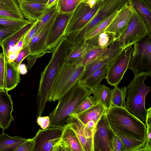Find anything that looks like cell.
<instances>
[{
    "label": "cell",
    "mask_w": 151,
    "mask_h": 151,
    "mask_svg": "<svg viewBox=\"0 0 151 151\" xmlns=\"http://www.w3.org/2000/svg\"><path fill=\"white\" fill-rule=\"evenodd\" d=\"M107 110L103 105L98 103L76 116L84 125L91 121H93L96 124L102 116L106 113Z\"/></svg>",
    "instance_id": "cell-26"
},
{
    "label": "cell",
    "mask_w": 151,
    "mask_h": 151,
    "mask_svg": "<svg viewBox=\"0 0 151 151\" xmlns=\"http://www.w3.org/2000/svg\"><path fill=\"white\" fill-rule=\"evenodd\" d=\"M57 0L50 7L48 8L44 14L37 21L38 30L39 33L50 19L58 9Z\"/></svg>",
    "instance_id": "cell-36"
},
{
    "label": "cell",
    "mask_w": 151,
    "mask_h": 151,
    "mask_svg": "<svg viewBox=\"0 0 151 151\" xmlns=\"http://www.w3.org/2000/svg\"><path fill=\"white\" fill-rule=\"evenodd\" d=\"M48 0H26L27 2L31 3L47 4Z\"/></svg>",
    "instance_id": "cell-51"
},
{
    "label": "cell",
    "mask_w": 151,
    "mask_h": 151,
    "mask_svg": "<svg viewBox=\"0 0 151 151\" xmlns=\"http://www.w3.org/2000/svg\"><path fill=\"white\" fill-rule=\"evenodd\" d=\"M72 13H58L47 38L46 46L48 50L55 48L65 37V30Z\"/></svg>",
    "instance_id": "cell-15"
},
{
    "label": "cell",
    "mask_w": 151,
    "mask_h": 151,
    "mask_svg": "<svg viewBox=\"0 0 151 151\" xmlns=\"http://www.w3.org/2000/svg\"><path fill=\"white\" fill-rule=\"evenodd\" d=\"M133 50L132 45L127 47L111 63L105 78L111 86H118L122 79L128 69Z\"/></svg>",
    "instance_id": "cell-11"
},
{
    "label": "cell",
    "mask_w": 151,
    "mask_h": 151,
    "mask_svg": "<svg viewBox=\"0 0 151 151\" xmlns=\"http://www.w3.org/2000/svg\"><path fill=\"white\" fill-rule=\"evenodd\" d=\"M33 21L15 19L0 16V25L11 27H22Z\"/></svg>",
    "instance_id": "cell-37"
},
{
    "label": "cell",
    "mask_w": 151,
    "mask_h": 151,
    "mask_svg": "<svg viewBox=\"0 0 151 151\" xmlns=\"http://www.w3.org/2000/svg\"><path fill=\"white\" fill-rule=\"evenodd\" d=\"M112 62L105 64L95 70L82 83L90 89L99 84L102 79L105 78V74Z\"/></svg>",
    "instance_id": "cell-30"
},
{
    "label": "cell",
    "mask_w": 151,
    "mask_h": 151,
    "mask_svg": "<svg viewBox=\"0 0 151 151\" xmlns=\"http://www.w3.org/2000/svg\"><path fill=\"white\" fill-rule=\"evenodd\" d=\"M97 104L93 96L90 95L87 97L77 106L71 114L78 115Z\"/></svg>",
    "instance_id": "cell-38"
},
{
    "label": "cell",
    "mask_w": 151,
    "mask_h": 151,
    "mask_svg": "<svg viewBox=\"0 0 151 151\" xmlns=\"http://www.w3.org/2000/svg\"><path fill=\"white\" fill-rule=\"evenodd\" d=\"M107 47L93 48L86 49L80 65L86 66L94 60Z\"/></svg>",
    "instance_id": "cell-35"
},
{
    "label": "cell",
    "mask_w": 151,
    "mask_h": 151,
    "mask_svg": "<svg viewBox=\"0 0 151 151\" xmlns=\"http://www.w3.org/2000/svg\"><path fill=\"white\" fill-rule=\"evenodd\" d=\"M113 151H122L123 143L120 137L115 133L113 141Z\"/></svg>",
    "instance_id": "cell-47"
},
{
    "label": "cell",
    "mask_w": 151,
    "mask_h": 151,
    "mask_svg": "<svg viewBox=\"0 0 151 151\" xmlns=\"http://www.w3.org/2000/svg\"><path fill=\"white\" fill-rule=\"evenodd\" d=\"M33 145V138H29L27 141L22 143L13 151H32Z\"/></svg>",
    "instance_id": "cell-44"
},
{
    "label": "cell",
    "mask_w": 151,
    "mask_h": 151,
    "mask_svg": "<svg viewBox=\"0 0 151 151\" xmlns=\"http://www.w3.org/2000/svg\"><path fill=\"white\" fill-rule=\"evenodd\" d=\"M91 94L92 92L90 89L79 81L77 83L58 100L55 108L49 113V126L63 127L77 106Z\"/></svg>",
    "instance_id": "cell-3"
},
{
    "label": "cell",
    "mask_w": 151,
    "mask_h": 151,
    "mask_svg": "<svg viewBox=\"0 0 151 151\" xmlns=\"http://www.w3.org/2000/svg\"><path fill=\"white\" fill-rule=\"evenodd\" d=\"M133 13L125 29L116 39L124 49L133 45L150 33L141 17L133 9Z\"/></svg>",
    "instance_id": "cell-9"
},
{
    "label": "cell",
    "mask_w": 151,
    "mask_h": 151,
    "mask_svg": "<svg viewBox=\"0 0 151 151\" xmlns=\"http://www.w3.org/2000/svg\"><path fill=\"white\" fill-rule=\"evenodd\" d=\"M129 0H102V3L92 19L81 29L70 33L67 37L71 43L83 40L85 35L103 20L118 12Z\"/></svg>",
    "instance_id": "cell-6"
},
{
    "label": "cell",
    "mask_w": 151,
    "mask_h": 151,
    "mask_svg": "<svg viewBox=\"0 0 151 151\" xmlns=\"http://www.w3.org/2000/svg\"><path fill=\"white\" fill-rule=\"evenodd\" d=\"M69 124L76 134L82 145L83 151H93V139L85 137L83 131V123L76 116L71 114L66 122Z\"/></svg>",
    "instance_id": "cell-20"
},
{
    "label": "cell",
    "mask_w": 151,
    "mask_h": 151,
    "mask_svg": "<svg viewBox=\"0 0 151 151\" xmlns=\"http://www.w3.org/2000/svg\"><path fill=\"white\" fill-rule=\"evenodd\" d=\"M6 76L4 89L8 91L15 88L20 82L21 78L18 68L13 62H9L5 55Z\"/></svg>",
    "instance_id": "cell-24"
},
{
    "label": "cell",
    "mask_w": 151,
    "mask_h": 151,
    "mask_svg": "<svg viewBox=\"0 0 151 151\" xmlns=\"http://www.w3.org/2000/svg\"><path fill=\"white\" fill-rule=\"evenodd\" d=\"M61 139L68 145L72 151H83L76 134L69 124L64 127Z\"/></svg>",
    "instance_id": "cell-29"
},
{
    "label": "cell",
    "mask_w": 151,
    "mask_h": 151,
    "mask_svg": "<svg viewBox=\"0 0 151 151\" xmlns=\"http://www.w3.org/2000/svg\"><path fill=\"white\" fill-rule=\"evenodd\" d=\"M96 0V1H98V0Z\"/></svg>",
    "instance_id": "cell-54"
},
{
    "label": "cell",
    "mask_w": 151,
    "mask_h": 151,
    "mask_svg": "<svg viewBox=\"0 0 151 151\" xmlns=\"http://www.w3.org/2000/svg\"><path fill=\"white\" fill-rule=\"evenodd\" d=\"M8 91L0 88V128L3 131L8 128L11 122L14 120L12 115L13 110L12 101Z\"/></svg>",
    "instance_id": "cell-17"
},
{
    "label": "cell",
    "mask_w": 151,
    "mask_h": 151,
    "mask_svg": "<svg viewBox=\"0 0 151 151\" xmlns=\"http://www.w3.org/2000/svg\"><path fill=\"white\" fill-rule=\"evenodd\" d=\"M3 131L0 135V151H13L28 139L19 135L10 136Z\"/></svg>",
    "instance_id": "cell-28"
},
{
    "label": "cell",
    "mask_w": 151,
    "mask_h": 151,
    "mask_svg": "<svg viewBox=\"0 0 151 151\" xmlns=\"http://www.w3.org/2000/svg\"><path fill=\"white\" fill-rule=\"evenodd\" d=\"M19 4L20 3L26 1V0H17Z\"/></svg>",
    "instance_id": "cell-53"
},
{
    "label": "cell",
    "mask_w": 151,
    "mask_h": 151,
    "mask_svg": "<svg viewBox=\"0 0 151 151\" xmlns=\"http://www.w3.org/2000/svg\"><path fill=\"white\" fill-rule=\"evenodd\" d=\"M70 44L66 37L65 36L58 45L50 51L52 54L51 58L40 75L36 103L37 109V117L41 116L44 111L54 83Z\"/></svg>",
    "instance_id": "cell-1"
},
{
    "label": "cell",
    "mask_w": 151,
    "mask_h": 151,
    "mask_svg": "<svg viewBox=\"0 0 151 151\" xmlns=\"http://www.w3.org/2000/svg\"><path fill=\"white\" fill-rule=\"evenodd\" d=\"M106 113L110 126L114 132L141 141L147 140L145 124L125 108L111 107Z\"/></svg>",
    "instance_id": "cell-2"
},
{
    "label": "cell",
    "mask_w": 151,
    "mask_h": 151,
    "mask_svg": "<svg viewBox=\"0 0 151 151\" xmlns=\"http://www.w3.org/2000/svg\"><path fill=\"white\" fill-rule=\"evenodd\" d=\"M102 1H98L96 3L92 0L81 2L69 18L65 30V36L81 29L85 26L95 15Z\"/></svg>",
    "instance_id": "cell-8"
},
{
    "label": "cell",
    "mask_w": 151,
    "mask_h": 151,
    "mask_svg": "<svg viewBox=\"0 0 151 151\" xmlns=\"http://www.w3.org/2000/svg\"><path fill=\"white\" fill-rule=\"evenodd\" d=\"M87 46V44L85 40L71 43L67 50L63 63L73 65H80Z\"/></svg>",
    "instance_id": "cell-18"
},
{
    "label": "cell",
    "mask_w": 151,
    "mask_h": 151,
    "mask_svg": "<svg viewBox=\"0 0 151 151\" xmlns=\"http://www.w3.org/2000/svg\"><path fill=\"white\" fill-rule=\"evenodd\" d=\"M116 37L114 34L104 31L85 40L87 44L86 49L107 47L116 39Z\"/></svg>",
    "instance_id": "cell-23"
},
{
    "label": "cell",
    "mask_w": 151,
    "mask_h": 151,
    "mask_svg": "<svg viewBox=\"0 0 151 151\" xmlns=\"http://www.w3.org/2000/svg\"><path fill=\"white\" fill-rule=\"evenodd\" d=\"M38 30L37 21L35 22L33 24L23 37L22 48L28 45L32 38L37 34Z\"/></svg>",
    "instance_id": "cell-41"
},
{
    "label": "cell",
    "mask_w": 151,
    "mask_h": 151,
    "mask_svg": "<svg viewBox=\"0 0 151 151\" xmlns=\"http://www.w3.org/2000/svg\"><path fill=\"white\" fill-rule=\"evenodd\" d=\"M151 74L140 73L135 74L127 87L125 108L142 122H145L147 109L145 107L146 96L150 92L151 87L146 86V79Z\"/></svg>",
    "instance_id": "cell-4"
},
{
    "label": "cell",
    "mask_w": 151,
    "mask_h": 151,
    "mask_svg": "<svg viewBox=\"0 0 151 151\" xmlns=\"http://www.w3.org/2000/svg\"><path fill=\"white\" fill-rule=\"evenodd\" d=\"M30 54L29 45L22 48L20 51L16 59L13 62L15 66L18 68L22 61Z\"/></svg>",
    "instance_id": "cell-43"
},
{
    "label": "cell",
    "mask_w": 151,
    "mask_h": 151,
    "mask_svg": "<svg viewBox=\"0 0 151 151\" xmlns=\"http://www.w3.org/2000/svg\"><path fill=\"white\" fill-rule=\"evenodd\" d=\"M57 0H48V2L47 4V7L49 8Z\"/></svg>",
    "instance_id": "cell-52"
},
{
    "label": "cell",
    "mask_w": 151,
    "mask_h": 151,
    "mask_svg": "<svg viewBox=\"0 0 151 151\" xmlns=\"http://www.w3.org/2000/svg\"><path fill=\"white\" fill-rule=\"evenodd\" d=\"M85 67L81 65H73L63 63L54 83L48 101L55 102L61 98L79 81Z\"/></svg>",
    "instance_id": "cell-5"
},
{
    "label": "cell",
    "mask_w": 151,
    "mask_h": 151,
    "mask_svg": "<svg viewBox=\"0 0 151 151\" xmlns=\"http://www.w3.org/2000/svg\"><path fill=\"white\" fill-rule=\"evenodd\" d=\"M124 49L116 39L94 60L85 66L79 81L82 83L95 70L105 64L112 62Z\"/></svg>",
    "instance_id": "cell-12"
},
{
    "label": "cell",
    "mask_w": 151,
    "mask_h": 151,
    "mask_svg": "<svg viewBox=\"0 0 151 151\" xmlns=\"http://www.w3.org/2000/svg\"><path fill=\"white\" fill-rule=\"evenodd\" d=\"M84 0V1H86V0Z\"/></svg>",
    "instance_id": "cell-55"
},
{
    "label": "cell",
    "mask_w": 151,
    "mask_h": 151,
    "mask_svg": "<svg viewBox=\"0 0 151 151\" xmlns=\"http://www.w3.org/2000/svg\"><path fill=\"white\" fill-rule=\"evenodd\" d=\"M21 10L24 18L27 20H38L45 12L48 8L47 4L29 3L20 4Z\"/></svg>",
    "instance_id": "cell-19"
},
{
    "label": "cell",
    "mask_w": 151,
    "mask_h": 151,
    "mask_svg": "<svg viewBox=\"0 0 151 151\" xmlns=\"http://www.w3.org/2000/svg\"><path fill=\"white\" fill-rule=\"evenodd\" d=\"M118 12L111 15L88 32L85 36L83 40L89 39L97 34L104 31L116 15Z\"/></svg>",
    "instance_id": "cell-34"
},
{
    "label": "cell",
    "mask_w": 151,
    "mask_h": 151,
    "mask_svg": "<svg viewBox=\"0 0 151 151\" xmlns=\"http://www.w3.org/2000/svg\"><path fill=\"white\" fill-rule=\"evenodd\" d=\"M128 69L134 74H151V35L149 34L134 44Z\"/></svg>",
    "instance_id": "cell-7"
},
{
    "label": "cell",
    "mask_w": 151,
    "mask_h": 151,
    "mask_svg": "<svg viewBox=\"0 0 151 151\" xmlns=\"http://www.w3.org/2000/svg\"><path fill=\"white\" fill-rule=\"evenodd\" d=\"M18 68L20 73L22 75H24L27 72V67L25 64H21Z\"/></svg>",
    "instance_id": "cell-50"
},
{
    "label": "cell",
    "mask_w": 151,
    "mask_h": 151,
    "mask_svg": "<svg viewBox=\"0 0 151 151\" xmlns=\"http://www.w3.org/2000/svg\"><path fill=\"white\" fill-rule=\"evenodd\" d=\"M23 27H11L0 25V43L16 33Z\"/></svg>",
    "instance_id": "cell-40"
},
{
    "label": "cell",
    "mask_w": 151,
    "mask_h": 151,
    "mask_svg": "<svg viewBox=\"0 0 151 151\" xmlns=\"http://www.w3.org/2000/svg\"><path fill=\"white\" fill-rule=\"evenodd\" d=\"M133 13V10L129 4H126L118 11L104 31L114 34L117 37L125 29Z\"/></svg>",
    "instance_id": "cell-16"
},
{
    "label": "cell",
    "mask_w": 151,
    "mask_h": 151,
    "mask_svg": "<svg viewBox=\"0 0 151 151\" xmlns=\"http://www.w3.org/2000/svg\"><path fill=\"white\" fill-rule=\"evenodd\" d=\"M52 151H72V150L60 138L53 146Z\"/></svg>",
    "instance_id": "cell-45"
},
{
    "label": "cell",
    "mask_w": 151,
    "mask_h": 151,
    "mask_svg": "<svg viewBox=\"0 0 151 151\" xmlns=\"http://www.w3.org/2000/svg\"><path fill=\"white\" fill-rule=\"evenodd\" d=\"M63 127L48 126L39 129L33 138L32 151H52L54 145L60 139Z\"/></svg>",
    "instance_id": "cell-13"
},
{
    "label": "cell",
    "mask_w": 151,
    "mask_h": 151,
    "mask_svg": "<svg viewBox=\"0 0 151 151\" xmlns=\"http://www.w3.org/2000/svg\"><path fill=\"white\" fill-rule=\"evenodd\" d=\"M58 14V9L43 29L32 40L29 45L30 54L44 55L50 52L47 50L46 43L50 30Z\"/></svg>",
    "instance_id": "cell-14"
},
{
    "label": "cell",
    "mask_w": 151,
    "mask_h": 151,
    "mask_svg": "<svg viewBox=\"0 0 151 151\" xmlns=\"http://www.w3.org/2000/svg\"><path fill=\"white\" fill-rule=\"evenodd\" d=\"M43 55H35L30 54L27 56L26 58L27 62V69L28 70H30L36 60Z\"/></svg>",
    "instance_id": "cell-48"
},
{
    "label": "cell",
    "mask_w": 151,
    "mask_h": 151,
    "mask_svg": "<svg viewBox=\"0 0 151 151\" xmlns=\"http://www.w3.org/2000/svg\"><path fill=\"white\" fill-rule=\"evenodd\" d=\"M145 125L147 126V138L144 151H151V108L147 109Z\"/></svg>",
    "instance_id": "cell-39"
},
{
    "label": "cell",
    "mask_w": 151,
    "mask_h": 151,
    "mask_svg": "<svg viewBox=\"0 0 151 151\" xmlns=\"http://www.w3.org/2000/svg\"><path fill=\"white\" fill-rule=\"evenodd\" d=\"M126 93V86L120 88L118 86H114L112 90L111 107L125 108Z\"/></svg>",
    "instance_id": "cell-32"
},
{
    "label": "cell",
    "mask_w": 151,
    "mask_h": 151,
    "mask_svg": "<svg viewBox=\"0 0 151 151\" xmlns=\"http://www.w3.org/2000/svg\"><path fill=\"white\" fill-rule=\"evenodd\" d=\"M37 122L42 129L47 127L50 123V119L48 116L37 117Z\"/></svg>",
    "instance_id": "cell-46"
},
{
    "label": "cell",
    "mask_w": 151,
    "mask_h": 151,
    "mask_svg": "<svg viewBox=\"0 0 151 151\" xmlns=\"http://www.w3.org/2000/svg\"><path fill=\"white\" fill-rule=\"evenodd\" d=\"M5 53L0 52V88L4 89L6 76Z\"/></svg>",
    "instance_id": "cell-42"
},
{
    "label": "cell",
    "mask_w": 151,
    "mask_h": 151,
    "mask_svg": "<svg viewBox=\"0 0 151 151\" xmlns=\"http://www.w3.org/2000/svg\"><path fill=\"white\" fill-rule=\"evenodd\" d=\"M115 133L104 114L96 124L93 135V151H113Z\"/></svg>",
    "instance_id": "cell-10"
},
{
    "label": "cell",
    "mask_w": 151,
    "mask_h": 151,
    "mask_svg": "<svg viewBox=\"0 0 151 151\" xmlns=\"http://www.w3.org/2000/svg\"><path fill=\"white\" fill-rule=\"evenodd\" d=\"M84 0H58L59 13H73L79 4Z\"/></svg>",
    "instance_id": "cell-33"
},
{
    "label": "cell",
    "mask_w": 151,
    "mask_h": 151,
    "mask_svg": "<svg viewBox=\"0 0 151 151\" xmlns=\"http://www.w3.org/2000/svg\"><path fill=\"white\" fill-rule=\"evenodd\" d=\"M129 5L142 19L149 32L151 33V8L144 0H129Z\"/></svg>",
    "instance_id": "cell-25"
},
{
    "label": "cell",
    "mask_w": 151,
    "mask_h": 151,
    "mask_svg": "<svg viewBox=\"0 0 151 151\" xmlns=\"http://www.w3.org/2000/svg\"><path fill=\"white\" fill-rule=\"evenodd\" d=\"M0 16L15 19H26L17 0H0Z\"/></svg>",
    "instance_id": "cell-21"
},
{
    "label": "cell",
    "mask_w": 151,
    "mask_h": 151,
    "mask_svg": "<svg viewBox=\"0 0 151 151\" xmlns=\"http://www.w3.org/2000/svg\"><path fill=\"white\" fill-rule=\"evenodd\" d=\"M35 21H32L25 25L16 33L0 43L3 52L5 53L7 57L11 51L27 32Z\"/></svg>",
    "instance_id": "cell-22"
},
{
    "label": "cell",
    "mask_w": 151,
    "mask_h": 151,
    "mask_svg": "<svg viewBox=\"0 0 151 151\" xmlns=\"http://www.w3.org/2000/svg\"><path fill=\"white\" fill-rule=\"evenodd\" d=\"M90 89L93 94V97L97 103H101L108 110L110 108L112 92L111 88L99 84Z\"/></svg>",
    "instance_id": "cell-27"
},
{
    "label": "cell",
    "mask_w": 151,
    "mask_h": 151,
    "mask_svg": "<svg viewBox=\"0 0 151 151\" xmlns=\"http://www.w3.org/2000/svg\"><path fill=\"white\" fill-rule=\"evenodd\" d=\"M20 50H17L10 52L7 58L9 61L13 62L16 59Z\"/></svg>",
    "instance_id": "cell-49"
},
{
    "label": "cell",
    "mask_w": 151,
    "mask_h": 151,
    "mask_svg": "<svg viewBox=\"0 0 151 151\" xmlns=\"http://www.w3.org/2000/svg\"><path fill=\"white\" fill-rule=\"evenodd\" d=\"M114 133L120 137L122 142V151H144L146 141H141Z\"/></svg>",
    "instance_id": "cell-31"
}]
</instances>
